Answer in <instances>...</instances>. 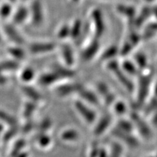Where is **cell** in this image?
<instances>
[{"label": "cell", "instance_id": "6da1fadb", "mask_svg": "<svg viewBox=\"0 0 157 157\" xmlns=\"http://www.w3.org/2000/svg\"><path fill=\"white\" fill-rule=\"evenodd\" d=\"M88 17V23L91 29L92 35L95 38L101 39L105 34L106 29L105 16L103 11L98 7H94L90 10Z\"/></svg>", "mask_w": 157, "mask_h": 157}, {"label": "cell", "instance_id": "7a4b0ae2", "mask_svg": "<svg viewBox=\"0 0 157 157\" xmlns=\"http://www.w3.org/2000/svg\"><path fill=\"white\" fill-rule=\"evenodd\" d=\"M29 7V23L34 28H40L46 21V11L42 0H30Z\"/></svg>", "mask_w": 157, "mask_h": 157}, {"label": "cell", "instance_id": "3957f363", "mask_svg": "<svg viewBox=\"0 0 157 157\" xmlns=\"http://www.w3.org/2000/svg\"><path fill=\"white\" fill-rule=\"evenodd\" d=\"M105 68L113 74L116 79H117L118 82L123 86L127 91L129 93H132L134 91V84L128 77V75L121 68L119 63L115 60H109L106 62Z\"/></svg>", "mask_w": 157, "mask_h": 157}, {"label": "cell", "instance_id": "277c9868", "mask_svg": "<svg viewBox=\"0 0 157 157\" xmlns=\"http://www.w3.org/2000/svg\"><path fill=\"white\" fill-rule=\"evenodd\" d=\"M1 27L4 37L8 39L12 44L23 46L26 44V39L22 33L20 31L18 26L12 23L10 21H6V22H2Z\"/></svg>", "mask_w": 157, "mask_h": 157}, {"label": "cell", "instance_id": "5b68a950", "mask_svg": "<svg viewBox=\"0 0 157 157\" xmlns=\"http://www.w3.org/2000/svg\"><path fill=\"white\" fill-rule=\"evenodd\" d=\"M140 76L137 97V105L138 107L143 106L146 101V98L150 91L152 74L150 71H148V69H146L143 71L142 74Z\"/></svg>", "mask_w": 157, "mask_h": 157}, {"label": "cell", "instance_id": "8992f818", "mask_svg": "<svg viewBox=\"0 0 157 157\" xmlns=\"http://www.w3.org/2000/svg\"><path fill=\"white\" fill-rule=\"evenodd\" d=\"M74 107L82 120L87 124L93 125L97 121V113L95 111L90 105L85 103L82 100H76L74 102Z\"/></svg>", "mask_w": 157, "mask_h": 157}, {"label": "cell", "instance_id": "52a82bcc", "mask_svg": "<svg viewBox=\"0 0 157 157\" xmlns=\"http://www.w3.org/2000/svg\"><path fill=\"white\" fill-rule=\"evenodd\" d=\"M58 44L52 41H34L27 45V51L33 56L50 53L56 50Z\"/></svg>", "mask_w": 157, "mask_h": 157}, {"label": "cell", "instance_id": "ba28073f", "mask_svg": "<svg viewBox=\"0 0 157 157\" xmlns=\"http://www.w3.org/2000/svg\"><path fill=\"white\" fill-rule=\"evenodd\" d=\"M116 13L127 21L129 29L135 28V19L137 13V9L135 6L129 4L120 3L116 5Z\"/></svg>", "mask_w": 157, "mask_h": 157}, {"label": "cell", "instance_id": "9c48e42d", "mask_svg": "<svg viewBox=\"0 0 157 157\" xmlns=\"http://www.w3.org/2000/svg\"><path fill=\"white\" fill-rule=\"evenodd\" d=\"M29 7L28 3L19 2L15 5L10 22L17 26H21L29 22Z\"/></svg>", "mask_w": 157, "mask_h": 157}, {"label": "cell", "instance_id": "30bf717a", "mask_svg": "<svg viewBox=\"0 0 157 157\" xmlns=\"http://www.w3.org/2000/svg\"><path fill=\"white\" fill-rule=\"evenodd\" d=\"M100 47V39L93 37L86 42L85 46L84 47L81 52V57L84 61H90L99 52Z\"/></svg>", "mask_w": 157, "mask_h": 157}, {"label": "cell", "instance_id": "8fae6325", "mask_svg": "<svg viewBox=\"0 0 157 157\" xmlns=\"http://www.w3.org/2000/svg\"><path fill=\"white\" fill-rule=\"evenodd\" d=\"M71 35L70 40L73 42H79L86 34L87 25L79 17H76L70 23Z\"/></svg>", "mask_w": 157, "mask_h": 157}, {"label": "cell", "instance_id": "7c38bea8", "mask_svg": "<svg viewBox=\"0 0 157 157\" xmlns=\"http://www.w3.org/2000/svg\"><path fill=\"white\" fill-rule=\"evenodd\" d=\"M96 92L98 95L103 98L104 105L107 107H111L117 100V96L111 92L109 87L103 82H98L96 84Z\"/></svg>", "mask_w": 157, "mask_h": 157}, {"label": "cell", "instance_id": "4fadbf2b", "mask_svg": "<svg viewBox=\"0 0 157 157\" xmlns=\"http://www.w3.org/2000/svg\"><path fill=\"white\" fill-rule=\"evenodd\" d=\"M83 87L84 86L82 84L77 82H74V83L66 82L57 86L55 89V92L59 97H67L74 93H78Z\"/></svg>", "mask_w": 157, "mask_h": 157}, {"label": "cell", "instance_id": "5bb4252c", "mask_svg": "<svg viewBox=\"0 0 157 157\" xmlns=\"http://www.w3.org/2000/svg\"><path fill=\"white\" fill-rule=\"evenodd\" d=\"M60 52L63 65L68 67L73 68L75 63V55L69 43L66 42L62 43L60 45Z\"/></svg>", "mask_w": 157, "mask_h": 157}, {"label": "cell", "instance_id": "9a60e30c", "mask_svg": "<svg viewBox=\"0 0 157 157\" xmlns=\"http://www.w3.org/2000/svg\"><path fill=\"white\" fill-rule=\"evenodd\" d=\"M151 17V6L146 4V6L137 10L136 17L135 19V28L137 29L142 27Z\"/></svg>", "mask_w": 157, "mask_h": 157}, {"label": "cell", "instance_id": "2e32d148", "mask_svg": "<svg viewBox=\"0 0 157 157\" xmlns=\"http://www.w3.org/2000/svg\"><path fill=\"white\" fill-rule=\"evenodd\" d=\"M80 100L90 105H98L100 104L99 97L93 90L83 87L77 93Z\"/></svg>", "mask_w": 157, "mask_h": 157}, {"label": "cell", "instance_id": "e0dca14e", "mask_svg": "<svg viewBox=\"0 0 157 157\" xmlns=\"http://www.w3.org/2000/svg\"><path fill=\"white\" fill-rule=\"evenodd\" d=\"M111 122V117L109 114H105L97 119L94 127L93 133L95 136L99 137L103 135V133L109 129Z\"/></svg>", "mask_w": 157, "mask_h": 157}, {"label": "cell", "instance_id": "ac0fdd59", "mask_svg": "<svg viewBox=\"0 0 157 157\" xmlns=\"http://www.w3.org/2000/svg\"><path fill=\"white\" fill-rule=\"evenodd\" d=\"M112 133L116 137L121 139V140H122L124 143H126L127 145L132 147V148H136V147L139 146V141L133 136L132 135V133L123 132V131L117 128L113 130Z\"/></svg>", "mask_w": 157, "mask_h": 157}, {"label": "cell", "instance_id": "d6986e66", "mask_svg": "<svg viewBox=\"0 0 157 157\" xmlns=\"http://www.w3.org/2000/svg\"><path fill=\"white\" fill-rule=\"evenodd\" d=\"M131 121H132L134 127H137V130L140 132V135L143 137L146 138H149L151 137V130L148 126L136 113H132L131 114Z\"/></svg>", "mask_w": 157, "mask_h": 157}, {"label": "cell", "instance_id": "ffe728a7", "mask_svg": "<svg viewBox=\"0 0 157 157\" xmlns=\"http://www.w3.org/2000/svg\"><path fill=\"white\" fill-rule=\"evenodd\" d=\"M60 78L57 74L55 73L53 71L41 74L38 78V82L40 85L43 87H50L58 83L60 81Z\"/></svg>", "mask_w": 157, "mask_h": 157}, {"label": "cell", "instance_id": "44dd1931", "mask_svg": "<svg viewBox=\"0 0 157 157\" xmlns=\"http://www.w3.org/2000/svg\"><path fill=\"white\" fill-rule=\"evenodd\" d=\"M15 7V5L5 0L0 3V20L2 22L10 21Z\"/></svg>", "mask_w": 157, "mask_h": 157}, {"label": "cell", "instance_id": "7402d4cb", "mask_svg": "<svg viewBox=\"0 0 157 157\" xmlns=\"http://www.w3.org/2000/svg\"><path fill=\"white\" fill-rule=\"evenodd\" d=\"M21 90H22L23 94L31 101H33L38 104L43 101V96L42 95V94L39 93L36 89L29 85V84H24L21 87Z\"/></svg>", "mask_w": 157, "mask_h": 157}, {"label": "cell", "instance_id": "603a6c76", "mask_svg": "<svg viewBox=\"0 0 157 157\" xmlns=\"http://www.w3.org/2000/svg\"><path fill=\"white\" fill-rule=\"evenodd\" d=\"M7 52L12 59L18 62L23 60L26 57V51L21 45L12 44L7 49Z\"/></svg>", "mask_w": 157, "mask_h": 157}, {"label": "cell", "instance_id": "cb8c5ba5", "mask_svg": "<svg viewBox=\"0 0 157 157\" xmlns=\"http://www.w3.org/2000/svg\"><path fill=\"white\" fill-rule=\"evenodd\" d=\"M52 71L58 75L60 79H71L76 75V72L72 68L68 66H60V65H55L52 67Z\"/></svg>", "mask_w": 157, "mask_h": 157}, {"label": "cell", "instance_id": "d4e9b609", "mask_svg": "<svg viewBox=\"0 0 157 157\" xmlns=\"http://www.w3.org/2000/svg\"><path fill=\"white\" fill-rule=\"evenodd\" d=\"M119 48L117 45H110L101 52L100 60L102 62H108L113 60V58L119 54Z\"/></svg>", "mask_w": 157, "mask_h": 157}, {"label": "cell", "instance_id": "484cf974", "mask_svg": "<svg viewBox=\"0 0 157 157\" xmlns=\"http://www.w3.org/2000/svg\"><path fill=\"white\" fill-rule=\"evenodd\" d=\"M60 138L63 141L66 143H74L78 140L80 135L76 129L73 128H68L64 129L60 133Z\"/></svg>", "mask_w": 157, "mask_h": 157}, {"label": "cell", "instance_id": "4316f807", "mask_svg": "<svg viewBox=\"0 0 157 157\" xmlns=\"http://www.w3.org/2000/svg\"><path fill=\"white\" fill-rule=\"evenodd\" d=\"M121 68L129 76H137L140 74V70L134 62L124 58L120 64Z\"/></svg>", "mask_w": 157, "mask_h": 157}, {"label": "cell", "instance_id": "83f0119b", "mask_svg": "<svg viewBox=\"0 0 157 157\" xmlns=\"http://www.w3.org/2000/svg\"><path fill=\"white\" fill-rule=\"evenodd\" d=\"M71 35V28L70 23H63L58 26L56 31V36L59 40L66 41L67 39H70Z\"/></svg>", "mask_w": 157, "mask_h": 157}, {"label": "cell", "instance_id": "f1b7e54d", "mask_svg": "<svg viewBox=\"0 0 157 157\" xmlns=\"http://www.w3.org/2000/svg\"><path fill=\"white\" fill-rule=\"evenodd\" d=\"M36 78V72L31 67H25L20 73V79L25 84H29Z\"/></svg>", "mask_w": 157, "mask_h": 157}, {"label": "cell", "instance_id": "f546056e", "mask_svg": "<svg viewBox=\"0 0 157 157\" xmlns=\"http://www.w3.org/2000/svg\"><path fill=\"white\" fill-rule=\"evenodd\" d=\"M36 109H37V103L31 101L26 102V103L24 104V106H23V111H22L23 117H24L25 120L31 119L33 115H34L35 112L36 111Z\"/></svg>", "mask_w": 157, "mask_h": 157}, {"label": "cell", "instance_id": "4dcf8cb0", "mask_svg": "<svg viewBox=\"0 0 157 157\" xmlns=\"http://www.w3.org/2000/svg\"><path fill=\"white\" fill-rule=\"evenodd\" d=\"M134 63L140 71L148 69V59L143 52H137L134 56Z\"/></svg>", "mask_w": 157, "mask_h": 157}, {"label": "cell", "instance_id": "1f68e13d", "mask_svg": "<svg viewBox=\"0 0 157 157\" xmlns=\"http://www.w3.org/2000/svg\"><path fill=\"white\" fill-rule=\"evenodd\" d=\"M0 123L7 124L9 127L18 126L16 118L2 110H0Z\"/></svg>", "mask_w": 157, "mask_h": 157}, {"label": "cell", "instance_id": "d6a6232c", "mask_svg": "<svg viewBox=\"0 0 157 157\" xmlns=\"http://www.w3.org/2000/svg\"><path fill=\"white\" fill-rule=\"evenodd\" d=\"M19 62L14 59L5 60L0 62V67L4 71H15L20 67Z\"/></svg>", "mask_w": 157, "mask_h": 157}, {"label": "cell", "instance_id": "836d02e7", "mask_svg": "<svg viewBox=\"0 0 157 157\" xmlns=\"http://www.w3.org/2000/svg\"><path fill=\"white\" fill-rule=\"evenodd\" d=\"M36 143L42 148H47L52 143V139L47 132H39L36 137Z\"/></svg>", "mask_w": 157, "mask_h": 157}, {"label": "cell", "instance_id": "e575fe53", "mask_svg": "<svg viewBox=\"0 0 157 157\" xmlns=\"http://www.w3.org/2000/svg\"><path fill=\"white\" fill-rule=\"evenodd\" d=\"M113 110V113L117 116L121 117V116L124 115L127 111V106L126 103L120 100H116V101L111 105Z\"/></svg>", "mask_w": 157, "mask_h": 157}, {"label": "cell", "instance_id": "d590c367", "mask_svg": "<svg viewBox=\"0 0 157 157\" xmlns=\"http://www.w3.org/2000/svg\"><path fill=\"white\" fill-rule=\"evenodd\" d=\"M117 128L123 131V132L132 133L134 124H133L132 121H128L127 119H121L118 121Z\"/></svg>", "mask_w": 157, "mask_h": 157}, {"label": "cell", "instance_id": "8d00e7d4", "mask_svg": "<svg viewBox=\"0 0 157 157\" xmlns=\"http://www.w3.org/2000/svg\"><path fill=\"white\" fill-rule=\"evenodd\" d=\"M18 126L17 127H9L7 130H6L5 132L4 131L2 137V139L4 142L7 143L9 142L10 140H11L14 137L15 135H17V133L18 132Z\"/></svg>", "mask_w": 157, "mask_h": 157}, {"label": "cell", "instance_id": "74e56055", "mask_svg": "<svg viewBox=\"0 0 157 157\" xmlns=\"http://www.w3.org/2000/svg\"><path fill=\"white\" fill-rule=\"evenodd\" d=\"M52 127V121L50 118H45L42 119L39 124L37 128H38L39 132H47L50 127Z\"/></svg>", "mask_w": 157, "mask_h": 157}, {"label": "cell", "instance_id": "f35d334b", "mask_svg": "<svg viewBox=\"0 0 157 157\" xmlns=\"http://www.w3.org/2000/svg\"><path fill=\"white\" fill-rule=\"evenodd\" d=\"M25 146V140H22V139L16 141L14 144V146H13V148L12 149V151H11L12 156L14 157L16 156V155L18 154L19 153L22 152V150L24 148Z\"/></svg>", "mask_w": 157, "mask_h": 157}, {"label": "cell", "instance_id": "ab89813d", "mask_svg": "<svg viewBox=\"0 0 157 157\" xmlns=\"http://www.w3.org/2000/svg\"><path fill=\"white\" fill-rule=\"evenodd\" d=\"M122 151V148L119 144L114 143L113 144L112 148H111V153L110 154V157H120Z\"/></svg>", "mask_w": 157, "mask_h": 157}, {"label": "cell", "instance_id": "60d3db41", "mask_svg": "<svg viewBox=\"0 0 157 157\" xmlns=\"http://www.w3.org/2000/svg\"><path fill=\"white\" fill-rule=\"evenodd\" d=\"M25 121H26V122H25V124L23 125L22 127L23 132H31V131L34 129V124H33V121L31 119H29V120H25Z\"/></svg>", "mask_w": 157, "mask_h": 157}, {"label": "cell", "instance_id": "b9f144b4", "mask_svg": "<svg viewBox=\"0 0 157 157\" xmlns=\"http://www.w3.org/2000/svg\"><path fill=\"white\" fill-rule=\"evenodd\" d=\"M100 148L98 147L97 144H94L93 147L90 151V157H98V154H99Z\"/></svg>", "mask_w": 157, "mask_h": 157}, {"label": "cell", "instance_id": "7bdbcfd3", "mask_svg": "<svg viewBox=\"0 0 157 157\" xmlns=\"http://www.w3.org/2000/svg\"><path fill=\"white\" fill-rule=\"evenodd\" d=\"M4 71L0 67V85H4L7 83V77L4 74Z\"/></svg>", "mask_w": 157, "mask_h": 157}, {"label": "cell", "instance_id": "ee69618b", "mask_svg": "<svg viewBox=\"0 0 157 157\" xmlns=\"http://www.w3.org/2000/svg\"><path fill=\"white\" fill-rule=\"evenodd\" d=\"M151 17L157 22V5L151 6Z\"/></svg>", "mask_w": 157, "mask_h": 157}, {"label": "cell", "instance_id": "f6af8a7d", "mask_svg": "<svg viewBox=\"0 0 157 157\" xmlns=\"http://www.w3.org/2000/svg\"><path fill=\"white\" fill-rule=\"evenodd\" d=\"M153 113H154V115H153V117H151V122L153 125L157 127V111Z\"/></svg>", "mask_w": 157, "mask_h": 157}, {"label": "cell", "instance_id": "bcb514c9", "mask_svg": "<svg viewBox=\"0 0 157 157\" xmlns=\"http://www.w3.org/2000/svg\"><path fill=\"white\" fill-rule=\"evenodd\" d=\"M153 93H154V98H157V82L153 86Z\"/></svg>", "mask_w": 157, "mask_h": 157}, {"label": "cell", "instance_id": "7dc6e473", "mask_svg": "<svg viewBox=\"0 0 157 157\" xmlns=\"http://www.w3.org/2000/svg\"><path fill=\"white\" fill-rule=\"evenodd\" d=\"M4 39H5V37H4V35H3V33H2V30L1 25H0V44H2V43L3 42Z\"/></svg>", "mask_w": 157, "mask_h": 157}, {"label": "cell", "instance_id": "c3c4849f", "mask_svg": "<svg viewBox=\"0 0 157 157\" xmlns=\"http://www.w3.org/2000/svg\"><path fill=\"white\" fill-rule=\"evenodd\" d=\"M4 132V126L2 123H0V139H2Z\"/></svg>", "mask_w": 157, "mask_h": 157}, {"label": "cell", "instance_id": "681fc988", "mask_svg": "<svg viewBox=\"0 0 157 157\" xmlns=\"http://www.w3.org/2000/svg\"><path fill=\"white\" fill-rule=\"evenodd\" d=\"M5 1L9 2H10L12 4H13V5H16L17 4L19 3V0H5Z\"/></svg>", "mask_w": 157, "mask_h": 157}, {"label": "cell", "instance_id": "f907efd6", "mask_svg": "<svg viewBox=\"0 0 157 157\" xmlns=\"http://www.w3.org/2000/svg\"><path fill=\"white\" fill-rule=\"evenodd\" d=\"M143 1L146 2L147 5H150V4H152L155 2L156 1V0H143Z\"/></svg>", "mask_w": 157, "mask_h": 157}, {"label": "cell", "instance_id": "816d5d0a", "mask_svg": "<svg viewBox=\"0 0 157 157\" xmlns=\"http://www.w3.org/2000/svg\"><path fill=\"white\" fill-rule=\"evenodd\" d=\"M69 1L71 3L75 4V5H77V4H79L80 2H81L82 0H69Z\"/></svg>", "mask_w": 157, "mask_h": 157}, {"label": "cell", "instance_id": "f5cc1de1", "mask_svg": "<svg viewBox=\"0 0 157 157\" xmlns=\"http://www.w3.org/2000/svg\"><path fill=\"white\" fill-rule=\"evenodd\" d=\"M30 0H19V2L21 3H29V2Z\"/></svg>", "mask_w": 157, "mask_h": 157}, {"label": "cell", "instance_id": "db71d44e", "mask_svg": "<svg viewBox=\"0 0 157 157\" xmlns=\"http://www.w3.org/2000/svg\"><path fill=\"white\" fill-rule=\"evenodd\" d=\"M97 1H108V0H97Z\"/></svg>", "mask_w": 157, "mask_h": 157}, {"label": "cell", "instance_id": "11a10c76", "mask_svg": "<svg viewBox=\"0 0 157 157\" xmlns=\"http://www.w3.org/2000/svg\"><path fill=\"white\" fill-rule=\"evenodd\" d=\"M150 157H154V156H150Z\"/></svg>", "mask_w": 157, "mask_h": 157}]
</instances>
